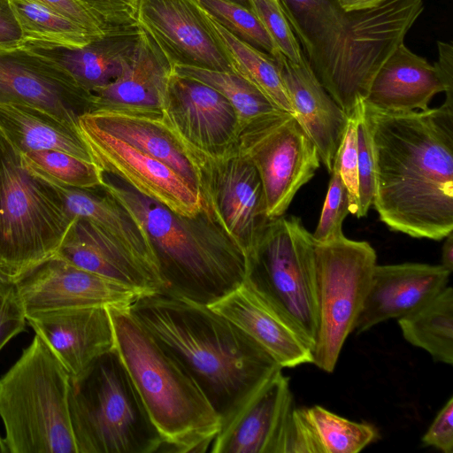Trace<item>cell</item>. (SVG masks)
I'll list each match as a JSON object with an SVG mask.
<instances>
[{
    "label": "cell",
    "instance_id": "obj_1",
    "mask_svg": "<svg viewBox=\"0 0 453 453\" xmlns=\"http://www.w3.org/2000/svg\"><path fill=\"white\" fill-rule=\"evenodd\" d=\"M362 105L380 219L411 237L445 238L453 231V104L406 112Z\"/></svg>",
    "mask_w": 453,
    "mask_h": 453
},
{
    "label": "cell",
    "instance_id": "obj_2",
    "mask_svg": "<svg viewBox=\"0 0 453 453\" xmlns=\"http://www.w3.org/2000/svg\"><path fill=\"white\" fill-rule=\"evenodd\" d=\"M128 309L191 375L219 417L220 429L282 370L261 345L208 305L150 293Z\"/></svg>",
    "mask_w": 453,
    "mask_h": 453
},
{
    "label": "cell",
    "instance_id": "obj_3",
    "mask_svg": "<svg viewBox=\"0 0 453 453\" xmlns=\"http://www.w3.org/2000/svg\"><path fill=\"white\" fill-rule=\"evenodd\" d=\"M101 188L143 226L165 294L209 306L244 281V251L204 204L196 216H182L105 173Z\"/></svg>",
    "mask_w": 453,
    "mask_h": 453
},
{
    "label": "cell",
    "instance_id": "obj_4",
    "mask_svg": "<svg viewBox=\"0 0 453 453\" xmlns=\"http://www.w3.org/2000/svg\"><path fill=\"white\" fill-rule=\"evenodd\" d=\"M128 308H109L115 349L164 440L159 452L208 451L220 430L219 417L188 371Z\"/></svg>",
    "mask_w": 453,
    "mask_h": 453
},
{
    "label": "cell",
    "instance_id": "obj_5",
    "mask_svg": "<svg viewBox=\"0 0 453 453\" xmlns=\"http://www.w3.org/2000/svg\"><path fill=\"white\" fill-rule=\"evenodd\" d=\"M71 376L39 334L0 378L9 453H77L69 413Z\"/></svg>",
    "mask_w": 453,
    "mask_h": 453
},
{
    "label": "cell",
    "instance_id": "obj_6",
    "mask_svg": "<svg viewBox=\"0 0 453 453\" xmlns=\"http://www.w3.org/2000/svg\"><path fill=\"white\" fill-rule=\"evenodd\" d=\"M69 413L77 453H155L164 443L115 348L71 377Z\"/></svg>",
    "mask_w": 453,
    "mask_h": 453
},
{
    "label": "cell",
    "instance_id": "obj_7",
    "mask_svg": "<svg viewBox=\"0 0 453 453\" xmlns=\"http://www.w3.org/2000/svg\"><path fill=\"white\" fill-rule=\"evenodd\" d=\"M423 10L422 0H385L372 8L346 12L342 31L307 58L348 117Z\"/></svg>",
    "mask_w": 453,
    "mask_h": 453
},
{
    "label": "cell",
    "instance_id": "obj_8",
    "mask_svg": "<svg viewBox=\"0 0 453 453\" xmlns=\"http://www.w3.org/2000/svg\"><path fill=\"white\" fill-rule=\"evenodd\" d=\"M72 220L51 185L0 132V277L14 281L56 255Z\"/></svg>",
    "mask_w": 453,
    "mask_h": 453
},
{
    "label": "cell",
    "instance_id": "obj_9",
    "mask_svg": "<svg viewBox=\"0 0 453 453\" xmlns=\"http://www.w3.org/2000/svg\"><path fill=\"white\" fill-rule=\"evenodd\" d=\"M244 280L313 352L318 331L314 241L299 218L268 220L246 256Z\"/></svg>",
    "mask_w": 453,
    "mask_h": 453
},
{
    "label": "cell",
    "instance_id": "obj_10",
    "mask_svg": "<svg viewBox=\"0 0 453 453\" xmlns=\"http://www.w3.org/2000/svg\"><path fill=\"white\" fill-rule=\"evenodd\" d=\"M369 242L343 235L314 242L318 303V331L313 362L334 372L343 344L354 331L376 263Z\"/></svg>",
    "mask_w": 453,
    "mask_h": 453
},
{
    "label": "cell",
    "instance_id": "obj_11",
    "mask_svg": "<svg viewBox=\"0 0 453 453\" xmlns=\"http://www.w3.org/2000/svg\"><path fill=\"white\" fill-rule=\"evenodd\" d=\"M237 150L258 173L269 219L284 215L321 163L296 118L284 111L260 116L242 127Z\"/></svg>",
    "mask_w": 453,
    "mask_h": 453
},
{
    "label": "cell",
    "instance_id": "obj_12",
    "mask_svg": "<svg viewBox=\"0 0 453 453\" xmlns=\"http://www.w3.org/2000/svg\"><path fill=\"white\" fill-rule=\"evenodd\" d=\"M182 143L197 171L203 203L247 256L270 219L257 169L237 148L211 156Z\"/></svg>",
    "mask_w": 453,
    "mask_h": 453
},
{
    "label": "cell",
    "instance_id": "obj_13",
    "mask_svg": "<svg viewBox=\"0 0 453 453\" xmlns=\"http://www.w3.org/2000/svg\"><path fill=\"white\" fill-rule=\"evenodd\" d=\"M77 127L93 163L103 173L180 215L194 217L203 210L199 191L165 163L101 130L82 115Z\"/></svg>",
    "mask_w": 453,
    "mask_h": 453
},
{
    "label": "cell",
    "instance_id": "obj_14",
    "mask_svg": "<svg viewBox=\"0 0 453 453\" xmlns=\"http://www.w3.org/2000/svg\"><path fill=\"white\" fill-rule=\"evenodd\" d=\"M91 96L50 59L22 46L0 50V104L35 107L77 126Z\"/></svg>",
    "mask_w": 453,
    "mask_h": 453
},
{
    "label": "cell",
    "instance_id": "obj_15",
    "mask_svg": "<svg viewBox=\"0 0 453 453\" xmlns=\"http://www.w3.org/2000/svg\"><path fill=\"white\" fill-rule=\"evenodd\" d=\"M26 311L105 306L128 308L143 293L54 255L14 281Z\"/></svg>",
    "mask_w": 453,
    "mask_h": 453
},
{
    "label": "cell",
    "instance_id": "obj_16",
    "mask_svg": "<svg viewBox=\"0 0 453 453\" xmlns=\"http://www.w3.org/2000/svg\"><path fill=\"white\" fill-rule=\"evenodd\" d=\"M137 23L173 66L232 70L205 12L195 0H139Z\"/></svg>",
    "mask_w": 453,
    "mask_h": 453
},
{
    "label": "cell",
    "instance_id": "obj_17",
    "mask_svg": "<svg viewBox=\"0 0 453 453\" xmlns=\"http://www.w3.org/2000/svg\"><path fill=\"white\" fill-rule=\"evenodd\" d=\"M163 119L181 142L209 155L237 148L235 110L217 90L197 80L173 73Z\"/></svg>",
    "mask_w": 453,
    "mask_h": 453
},
{
    "label": "cell",
    "instance_id": "obj_18",
    "mask_svg": "<svg viewBox=\"0 0 453 453\" xmlns=\"http://www.w3.org/2000/svg\"><path fill=\"white\" fill-rule=\"evenodd\" d=\"M56 256L143 294L165 292L157 267L87 219H73Z\"/></svg>",
    "mask_w": 453,
    "mask_h": 453
},
{
    "label": "cell",
    "instance_id": "obj_19",
    "mask_svg": "<svg viewBox=\"0 0 453 453\" xmlns=\"http://www.w3.org/2000/svg\"><path fill=\"white\" fill-rule=\"evenodd\" d=\"M27 322L47 342L71 377L115 348L108 307L86 306L37 311Z\"/></svg>",
    "mask_w": 453,
    "mask_h": 453
},
{
    "label": "cell",
    "instance_id": "obj_20",
    "mask_svg": "<svg viewBox=\"0 0 453 453\" xmlns=\"http://www.w3.org/2000/svg\"><path fill=\"white\" fill-rule=\"evenodd\" d=\"M450 273L441 265H376L354 331L364 333L414 311L448 286Z\"/></svg>",
    "mask_w": 453,
    "mask_h": 453
},
{
    "label": "cell",
    "instance_id": "obj_21",
    "mask_svg": "<svg viewBox=\"0 0 453 453\" xmlns=\"http://www.w3.org/2000/svg\"><path fill=\"white\" fill-rule=\"evenodd\" d=\"M173 69L159 47L140 27L123 73L111 83L92 92L90 111L163 115Z\"/></svg>",
    "mask_w": 453,
    "mask_h": 453
},
{
    "label": "cell",
    "instance_id": "obj_22",
    "mask_svg": "<svg viewBox=\"0 0 453 453\" xmlns=\"http://www.w3.org/2000/svg\"><path fill=\"white\" fill-rule=\"evenodd\" d=\"M274 58L295 117L316 146L320 162L331 173L349 117L322 86L304 53L299 63L280 52Z\"/></svg>",
    "mask_w": 453,
    "mask_h": 453
},
{
    "label": "cell",
    "instance_id": "obj_23",
    "mask_svg": "<svg viewBox=\"0 0 453 453\" xmlns=\"http://www.w3.org/2000/svg\"><path fill=\"white\" fill-rule=\"evenodd\" d=\"M294 406L288 378L277 372L222 427L213 439L212 453H276Z\"/></svg>",
    "mask_w": 453,
    "mask_h": 453
},
{
    "label": "cell",
    "instance_id": "obj_24",
    "mask_svg": "<svg viewBox=\"0 0 453 453\" xmlns=\"http://www.w3.org/2000/svg\"><path fill=\"white\" fill-rule=\"evenodd\" d=\"M209 307L249 334L282 369L312 364V350L245 280Z\"/></svg>",
    "mask_w": 453,
    "mask_h": 453
},
{
    "label": "cell",
    "instance_id": "obj_25",
    "mask_svg": "<svg viewBox=\"0 0 453 453\" xmlns=\"http://www.w3.org/2000/svg\"><path fill=\"white\" fill-rule=\"evenodd\" d=\"M441 92L445 88L434 65L402 42L379 69L363 101L387 112L426 111Z\"/></svg>",
    "mask_w": 453,
    "mask_h": 453
},
{
    "label": "cell",
    "instance_id": "obj_26",
    "mask_svg": "<svg viewBox=\"0 0 453 453\" xmlns=\"http://www.w3.org/2000/svg\"><path fill=\"white\" fill-rule=\"evenodd\" d=\"M140 27L106 33L82 47H69L38 41H25L22 47L55 62L88 92L103 88L123 73L134 50Z\"/></svg>",
    "mask_w": 453,
    "mask_h": 453
},
{
    "label": "cell",
    "instance_id": "obj_27",
    "mask_svg": "<svg viewBox=\"0 0 453 453\" xmlns=\"http://www.w3.org/2000/svg\"><path fill=\"white\" fill-rule=\"evenodd\" d=\"M82 116L107 134L165 163L199 191L197 171L163 115L94 111Z\"/></svg>",
    "mask_w": 453,
    "mask_h": 453
},
{
    "label": "cell",
    "instance_id": "obj_28",
    "mask_svg": "<svg viewBox=\"0 0 453 453\" xmlns=\"http://www.w3.org/2000/svg\"><path fill=\"white\" fill-rule=\"evenodd\" d=\"M30 169L51 185L72 219L80 217L92 221L136 256L158 269L153 248L142 224L101 187L94 189L73 188Z\"/></svg>",
    "mask_w": 453,
    "mask_h": 453
},
{
    "label": "cell",
    "instance_id": "obj_29",
    "mask_svg": "<svg viewBox=\"0 0 453 453\" xmlns=\"http://www.w3.org/2000/svg\"><path fill=\"white\" fill-rule=\"evenodd\" d=\"M374 426L314 405L294 408L288 430L292 453H357L374 441Z\"/></svg>",
    "mask_w": 453,
    "mask_h": 453
},
{
    "label": "cell",
    "instance_id": "obj_30",
    "mask_svg": "<svg viewBox=\"0 0 453 453\" xmlns=\"http://www.w3.org/2000/svg\"><path fill=\"white\" fill-rule=\"evenodd\" d=\"M0 132L20 154L60 150L93 162L77 126L35 107L0 104Z\"/></svg>",
    "mask_w": 453,
    "mask_h": 453
},
{
    "label": "cell",
    "instance_id": "obj_31",
    "mask_svg": "<svg viewBox=\"0 0 453 453\" xmlns=\"http://www.w3.org/2000/svg\"><path fill=\"white\" fill-rule=\"evenodd\" d=\"M403 336L435 361L453 364V289L445 287L414 311L398 319Z\"/></svg>",
    "mask_w": 453,
    "mask_h": 453
},
{
    "label": "cell",
    "instance_id": "obj_32",
    "mask_svg": "<svg viewBox=\"0 0 453 453\" xmlns=\"http://www.w3.org/2000/svg\"><path fill=\"white\" fill-rule=\"evenodd\" d=\"M205 14L227 56L231 69L257 87L280 110L295 116L275 58L240 40Z\"/></svg>",
    "mask_w": 453,
    "mask_h": 453
},
{
    "label": "cell",
    "instance_id": "obj_33",
    "mask_svg": "<svg viewBox=\"0 0 453 453\" xmlns=\"http://www.w3.org/2000/svg\"><path fill=\"white\" fill-rule=\"evenodd\" d=\"M308 58L340 33L346 12L336 0H278Z\"/></svg>",
    "mask_w": 453,
    "mask_h": 453
},
{
    "label": "cell",
    "instance_id": "obj_34",
    "mask_svg": "<svg viewBox=\"0 0 453 453\" xmlns=\"http://www.w3.org/2000/svg\"><path fill=\"white\" fill-rule=\"evenodd\" d=\"M173 73L197 80L221 94L234 107L240 130L253 119L280 110L257 87L238 73L189 65H173ZM240 132V131H239Z\"/></svg>",
    "mask_w": 453,
    "mask_h": 453
},
{
    "label": "cell",
    "instance_id": "obj_35",
    "mask_svg": "<svg viewBox=\"0 0 453 453\" xmlns=\"http://www.w3.org/2000/svg\"><path fill=\"white\" fill-rule=\"evenodd\" d=\"M9 1L25 41L82 47L99 39L79 23L35 0Z\"/></svg>",
    "mask_w": 453,
    "mask_h": 453
},
{
    "label": "cell",
    "instance_id": "obj_36",
    "mask_svg": "<svg viewBox=\"0 0 453 453\" xmlns=\"http://www.w3.org/2000/svg\"><path fill=\"white\" fill-rule=\"evenodd\" d=\"M26 165L65 186L94 189L101 187L103 172L93 162L60 150H38L21 154Z\"/></svg>",
    "mask_w": 453,
    "mask_h": 453
},
{
    "label": "cell",
    "instance_id": "obj_37",
    "mask_svg": "<svg viewBox=\"0 0 453 453\" xmlns=\"http://www.w3.org/2000/svg\"><path fill=\"white\" fill-rule=\"evenodd\" d=\"M232 35L273 58L279 53L260 20L250 9L229 0H195Z\"/></svg>",
    "mask_w": 453,
    "mask_h": 453
},
{
    "label": "cell",
    "instance_id": "obj_38",
    "mask_svg": "<svg viewBox=\"0 0 453 453\" xmlns=\"http://www.w3.org/2000/svg\"><path fill=\"white\" fill-rule=\"evenodd\" d=\"M250 9L262 23L276 50L294 63L303 56L300 43L278 0H249Z\"/></svg>",
    "mask_w": 453,
    "mask_h": 453
},
{
    "label": "cell",
    "instance_id": "obj_39",
    "mask_svg": "<svg viewBox=\"0 0 453 453\" xmlns=\"http://www.w3.org/2000/svg\"><path fill=\"white\" fill-rule=\"evenodd\" d=\"M327 194L318 226L312 234L315 242H325L343 235L342 222L349 213V193L334 160Z\"/></svg>",
    "mask_w": 453,
    "mask_h": 453
},
{
    "label": "cell",
    "instance_id": "obj_40",
    "mask_svg": "<svg viewBox=\"0 0 453 453\" xmlns=\"http://www.w3.org/2000/svg\"><path fill=\"white\" fill-rule=\"evenodd\" d=\"M358 202L357 218L365 217L373 202L375 160L369 129L364 118L362 99L357 124Z\"/></svg>",
    "mask_w": 453,
    "mask_h": 453
},
{
    "label": "cell",
    "instance_id": "obj_41",
    "mask_svg": "<svg viewBox=\"0 0 453 453\" xmlns=\"http://www.w3.org/2000/svg\"><path fill=\"white\" fill-rule=\"evenodd\" d=\"M360 101L352 114L349 116L343 140L334 159L337 162L340 175L349 193V213L355 215L357 214L359 210L357 124Z\"/></svg>",
    "mask_w": 453,
    "mask_h": 453
},
{
    "label": "cell",
    "instance_id": "obj_42",
    "mask_svg": "<svg viewBox=\"0 0 453 453\" xmlns=\"http://www.w3.org/2000/svg\"><path fill=\"white\" fill-rule=\"evenodd\" d=\"M102 24L106 33L134 30L139 27V0H76Z\"/></svg>",
    "mask_w": 453,
    "mask_h": 453
},
{
    "label": "cell",
    "instance_id": "obj_43",
    "mask_svg": "<svg viewBox=\"0 0 453 453\" xmlns=\"http://www.w3.org/2000/svg\"><path fill=\"white\" fill-rule=\"evenodd\" d=\"M26 311L13 281L0 277V351L25 331Z\"/></svg>",
    "mask_w": 453,
    "mask_h": 453
},
{
    "label": "cell",
    "instance_id": "obj_44",
    "mask_svg": "<svg viewBox=\"0 0 453 453\" xmlns=\"http://www.w3.org/2000/svg\"><path fill=\"white\" fill-rule=\"evenodd\" d=\"M426 446L443 453L453 452V397L450 396L439 411L421 439Z\"/></svg>",
    "mask_w": 453,
    "mask_h": 453
},
{
    "label": "cell",
    "instance_id": "obj_45",
    "mask_svg": "<svg viewBox=\"0 0 453 453\" xmlns=\"http://www.w3.org/2000/svg\"><path fill=\"white\" fill-rule=\"evenodd\" d=\"M84 27L96 38L106 32L99 20L76 0H35Z\"/></svg>",
    "mask_w": 453,
    "mask_h": 453
},
{
    "label": "cell",
    "instance_id": "obj_46",
    "mask_svg": "<svg viewBox=\"0 0 453 453\" xmlns=\"http://www.w3.org/2000/svg\"><path fill=\"white\" fill-rule=\"evenodd\" d=\"M25 38L9 0H0V50L21 46Z\"/></svg>",
    "mask_w": 453,
    "mask_h": 453
},
{
    "label": "cell",
    "instance_id": "obj_47",
    "mask_svg": "<svg viewBox=\"0 0 453 453\" xmlns=\"http://www.w3.org/2000/svg\"><path fill=\"white\" fill-rule=\"evenodd\" d=\"M438 61L434 67L444 85L446 103L453 104V45L451 42H437Z\"/></svg>",
    "mask_w": 453,
    "mask_h": 453
},
{
    "label": "cell",
    "instance_id": "obj_48",
    "mask_svg": "<svg viewBox=\"0 0 453 453\" xmlns=\"http://www.w3.org/2000/svg\"><path fill=\"white\" fill-rule=\"evenodd\" d=\"M345 12L363 10L379 5L385 0H336Z\"/></svg>",
    "mask_w": 453,
    "mask_h": 453
},
{
    "label": "cell",
    "instance_id": "obj_49",
    "mask_svg": "<svg viewBox=\"0 0 453 453\" xmlns=\"http://www.w3.org/2000/svg\"><path fill=\"white\" fill-rule=\"evenodd\" d=\"M441 265L452 273L453 270V231L446 237L441 250Z\"/></svg>",
    "mask_w": 453,
    "mask_h": 453
},
{
    "label": "cell",
    "instance_id": "obj_50",
    "mask_svg": "<svg viewBox=\"0 0 453 453\" xmlns=\"http://www.w3.org/2000/svg\"><path fill=\"white\" fill-rule=\"evenodd\" d=\"M0 453H9L8 447L5 443L4 438L0 436Z\"/></svg>",
    "mask_w": 453,
    "mask_h": 453
},
{
    "label": "cell",
    "instance_id": "obj_51",
    "mask_svg": "<svg viewBox=\"0 0 453 453\" xmlns=\"http://www.w3.org/2000/svg\"><path fill=\"white\" fill-rule=\"evenodd\" d=\"M229 1H232V2H234L236 4H239L241 5H243L247 8H250V3H249V0H229Z\"/></svg>",
    "mask_w": 453,
    "mask_h": 453
}]
</instances>
